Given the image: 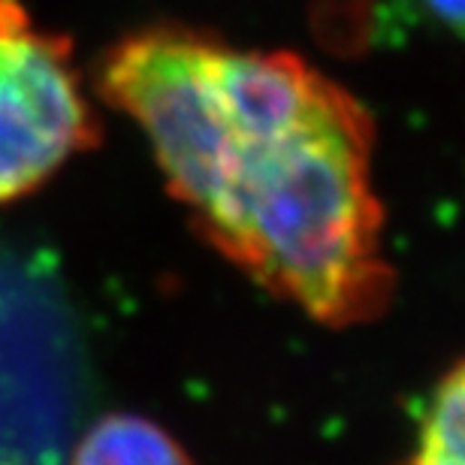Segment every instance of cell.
<instances>
[{
  "label": "cell",
  "instance_id": "obj_5",
  "mask_svg": "<svg viewBox=\"0 0 465 465\" xmlns=\"http://www.w3.org/2000/svg\"><path fill=\"white\" fill-rule=\"evenodd\" d=\"M399 465H465V390L460 362H453L435 387L417 432V448Z\"/></svg>",
  "mask_w": 465,
  "mask_h": 465
},
{
  "label": "cell",
  "instance_id": "obj_3",
  "mask_svg": "<svg viewBox=\"0 0 465 465\" xmlns=\"http://www.w3.org/2000/svg\"><path fill=\"white\" fill-rule=\"evenodd\" d=\"M100 143L73 45L18 0H0V206Z\"/></svg>",
  "mask_w": 465,
  "mask_h": 465
},
{
  "label": "cell",
  "instance_id": "obj_6",
  "mask_svg": "<svg viewBox=\"0 0 465 465\" xmlns=\"http://www.w3.org/2000/svg\"><path fill=\"white\" fill-rule=\"evenodd\" d=\"M430 13L450 27L453 34L462 31V0H426Z\"/></svg>",
  "mask_w": 465,
  "mask_h": 465
},
{
  "label": "cell",
  "instance_id": "obj_4",
  "mask_svg": "<svg viewBox=\"0 0 465 465\" xmlns=\"http://www.w3.org/2000/svg\"><path fill=\"white\" fill-rule=\"evenodd\" d=\"M67 465H193L182 444L136 414H106L82 432Z\"/></svg>",
  "mask_w": 465,
  "mask_h": 465
},
{
  "label": "cell",
  "instance_id": "obj_2",
  "mask_svg": "<svg viewBox=\"0 0 465 465\" xmlns=\"http://www.w3.org/2000/svg\"><path fill=\"white\" fill-rule=\"evenodd\" d=\"M79 353L52 278L0 260V465H67Z\"/></svg>",
  "mask_w": 465,
  "mask_h": 465
},
{
  "label": "cell",
  "instance_id": "obj_1",
  "mask_svg": "<svg viewBox=\"0 0 465 465\" xmlns=\"http://www.w3.org/2000/svg\"><path fill=\"white\" fill-rule=\"evenodd\" d=\"M100 94L145 134L200 236L263 291L323 327L387 312L396 275L371 182L375 124L327 73L154 25L104 54Z\"/></svg>",
  "mask_w": 465,
  "mask_h": 465
}]
</instances>
